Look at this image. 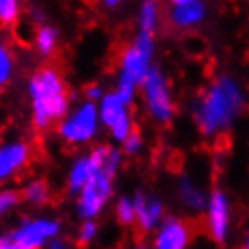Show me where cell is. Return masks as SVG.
Instances as JSON below:
<instances>
[{"label":"cell","mask_w":249,"mask_h":249,"mask_svg":"<svg viewBox=\"0 0 249 249\" xmlns=\"http://www.w3.org/2000/svg\"><path fill=\"white\" fill-rule=\"evenodd\" d=\"M29 96L33 107V126L38 132L49 130L62 123L71 105V90L63 69L56 62H47L33 72L29 80Z\"/></svg>","instance_id":"7a4b0ae2"},{"label":"cell","mask_w":249,"mask_h":249,"mask_svg":"<svg viewBox=\"0 0 249 249\" xmlns=\"http://www.w3.org/2000/svg\"><path fill=\"white\" fill-rule=\"evenodd\" d=\"M116 217H118L119 224L132 226L136 224V208L134 202L128 199H121L116 206Z\"/></svg>","instance_id":"7402d4cb"},{"label":"cell","mask_w":249,"mask_h":249,"mask_svg":"<svg viewBox=\"0 0 249 249\" xmlns=\"http://www.w3.org/2000/svg\"><path fill=\"white\" fill-rule=\"evenodd\" d=\"M126 107L123 101L118 98V94L116 92H110L103 96V101H101V108H100V116H101V121L110 128L114 124L118 123L119 119L123 118L124 114L128 112L126 110Z\"/></svg>","instance_id":"5bb4252c"},{"label":"cell","mask_w":249,"mask_h":249,"mask_svg":"<svg viewBox=\"0 0 249 249\" xmlns=\"http://www.w3.org/2000/svg\"><path fill=\"white\" fill-rule=\"evenodd\" d=\"M231 228V204L222 190H213L208 199L206 230L213 242L224 244Z\"/></svg>","instance_id":"52a82bcc"},{"label":"cell","mask_w":249,"mask_h":249,"mask_svg":"<svg viewBox=\"0 0 249 249\" xmlns=\"http://www.w3.org/2000/svg\"><path fill=\"white\" fill-rule=\"evenodd\" d=\"M159 17H161V9L156 2H144L139 11V25H141V33L154 36L159 27Z\"/></svg>","instance_id":"e0dca14e"},{"label":"cell","mask_w":249,"mask_h":249,"mask_svg":"<svg viewBox=\"0 0 249 249\" xmlns=\"http://www.w3.org/2000/svg\"><path fill=\"white\" fill-rule=\"evenodd\" d=\"M134 249H150V248H148V246H146V244H144V242H139Z\"/></svg>","instance_id":"83f0119b"},{"label":"cell","mask_w":249,"mask_h":249,"mask_svg":"<svg viewBox=\"0 0 249 249\" xmlns=\"http://www.w3.org/2000/svg\"><path fill=\"white\" fill-rule=\"evenodd\" d=\"M170 25L175 29H190L195 25H200L206 18L204 2L197 0H175L172 2L168 11Z\"/></svg>","instance_id":"4fadbf2b"},{"label":"cell","mask_w":249,"mask_h":249,"mask_svg":"<svg viewBox=\"0 0 249 249\" xmlns=\"http://www.w3.org/2000/svg\"><path fill=\"white\" fill-rule=\"evenodd\" d=\"M60 231V222L58 220H47V218H38V220H29L22 228L9 233V237L17 242L24 244L27 248L40 249L45 244L47 238H53Z\"/></svg>","instance_id":"30bf717a"},{"label":"cell","mask_w":249,"mask_h":249,"mask_svg":"<svg viewBox=\"0 0 249 249\" xmlns=\"http://www.w3.org/2000/svg\"><path fill=\"white\" fill-rule=\"evenodd\" d=\"M67 246H65V242L63 240H60V238H56V240H53V242L49 244V248L47 249H65Z\"/></svg>","instance_id":"4316f807"},{"label":"cell","mask_w":249,"mask_h":249,"mask_svg":"<svg viewBox=\"0 0 249 249\" xmlns=\"http://www.w3.org/2000/svg\"><path fill=\"white\" fill-rule=\"evenodd\" d=\"M242 249H249V248H246V246H244V248H242Z\"/></svg>","instance_id":"f546056e"},{"label":"cell","mask_w":249,"mask_h":249,"mask_svg":"<svg viewBox=\"0 0 249 249\" xmlns=\"http://www.w3.org/2000/svg\"><path fill=\"white\" fill-rule=\"evenodd\" d=\"M246 101V92L237 80L218 76L193 107L195 123L206 137L226 136L244 112Z\"/></svg>","instance_id":"6da1fadb"},{"label":"cell","mask_w":249,"mask_h":249,"mask_svg":"<svg viewBox=\"0 0 249 249\" xmlns=\"http://www.w3.org/2000/svg\"><path fill=\"white\" fill-rule=\"evenodd\" d=\"M114 174L100 170L92 175V179L85 184V188L80 192L78 199V213L85 220H90L92 217L100 215L101 210L112 197V179Z\"/></svg>","instance_id":"8992f818"},{"label":"cell","mask_w":249,"mask_h":249,"mask_svg":"<svg viewBox=\"0 0 249 249\" xmlns=\"http://www.w3.org/2000/svg\"><path fill=\"white\" fill-rule=\"evenodd\" d=\"M246 248H249V231H248V238H246V244H244Z\"/></svg>","instance_id":"f1b7e54d"},{"label":"cell","mask_w":249,"mask_h":249,"mask_svg":"<svg viewBox=\"0 0 249 249\" xmlns=\"http://www.w3.org/2000/svg\"><path fill=\"white\" fill-rule=\"evenodd\" d=\"M141 148H143V136H141L139 128L136 126L130 136L123 141V152L126 156H136Z\"/></svg>","instance_id":"603a6c76"},{"label":"cell","mask_w":249,"mask_h":249,"mask_svg":"<svg viewBox=\"0 0 249 249\" xmlns=\"http://www.w3.org/2000/svg\"><path fill=\"white\" fill-rule=\"evenodd\" d=\"M96 224H94L92 220H85L83 226L80 228V233H78V244H80L81 248L83 246H87V244L92 242V238L96 237Z\"/></svg>","instance_id":"cb8c5ba5"},{"label":"cell","mask_w":249,"mask_h":249,"mask_svg":"<svg viewBox=\"0 0 249 249\" xmlns=\"http://www.w3.org/2000/svg\"><path fill=\"white\" fill-rule=\"evenodd\" d=\"M51 199H53V193H51V188L45 179L31 181L22 190V200H27L33 206L49 204Z\"/></svg>","instance_id":"9a60e30c"},{"label":"cell","mask_w":249,"mask_h":249,"mask_svg":"<svg viewBox=\"0 0 249 249\" xmlns=\"http://www.w3.org/2000/svg\"><path fill=\"white\" fill-rule=\"evenodd\" d=\"M110 148L112 146H108V144H98L87 157H81L80 161L76 162L72 170H71V174H69L67 181V186L71 192H81L85 188V184L92 179V175L103 168V162H105Z\"/></svg>","instance_id":"9c48e42d"},{"label":"cell","mask_w":249,"mask_h":249,"mask_svg":"<svg viewBox=\"0 0 249 249\" xmlns=\"http://www.w3.org/2000/svg\"><path fill=\"white\" fill-rule=\"evenodd\" d=\"M154 53V36L139 33L136 42L126 45L119 53V80H126L134 85H143L150 72V58Z\"/></svg>","instance_id":"3957f363"},{"label":"cell","mask_w":249,"mask_h":249,"mask_svg":"<svg viewBox=\"0 0 249 249\" xmlns=\"http://www.w3.org/2000/svg\"><path fill=\"white\" fill-rule=\"evenodd\" d=\"M13 71H15V56L9 45L0 40V92L9 85L13 78Z\"/></svg>","instance_id":"ac0fdd59"},{"label":"cell","mask_w":249,"mask_h":249,"mask_svg":"<svg viewBox=\"0 0 249 249\" xmlns=\"http://www.w3.org/2000/svg\"><path fill=\"white\" fill-rule=\"evenodd\" d=\"M0 249H33V248H27L24 244L13 240L9 235H4V237H0Z\"/></svg>","instance_id":"d4e9b609"},{"label":"cell","mask_w":249,"mask_h":249,"mask_svg":"<svg viewBox=\"0 0 249 249\" xmlns=\"http://www.w3.org/2000/svg\"><path fill=\"white\" fill-rule=\"evenodd\" d=\"M141 87H143L144 105L148 108L150 118L156 123L168 124L175 116V105L172 100L168 80L159 69H150L148 76Z\"/></svg>","instance_id":"277c9868"},{"label":"cell","mask_w":249,"mask_h":249,"mask_svg":"<svg viewBox=\"0 0 249 249\" xmlns=\"http://www.w3.org/2000/svg\"><path fill=\"white\" fill-rule=\"evenodd\" d=\"M36 156V148L27 141L0 144V182L25 170Z\"/></svg>","instance_id":"ba28073f"},{"label":"cell","mask_w":249,"mask_h":249,"mask_svg":"<svg viewBox=\"0 0 249 249\" xmlns=\"http://www.w3.org/2000/svg\"><path fill=\"white\" fill-rule=\"evenodd\" d=\"M85 96L87 98H90V100H98V98H101V89L100 85H89V87H85Z\"/></svg>","instance_id":"484cf974"},{"label":"cell","mask_w":249,"mask_h":249,"mask_svg":"<svg viewBox=\"0 0 249 249\" xmlns=\"http://www.w3.org/2000/svg\"><path fill=\"white\" fill-rule=\"evenodd\" d=\"M20 4L17 0H0V25L9 27L15 25L20 18Z\"/></svg>","instance_id":"ffe728a7"},{"label":"cell","mask_w":249,"mask_h":249,"mask_svg":"<svg viewBox=\"0 0 249 249\" xmlns=\"http://www.w3.org/2000/svg\"><path fill=\"white\" fill-rule=\"evenodd\" d=\"M136 208V237L141 242L152 230H156L162 217V204L154 197L137 193L134 200Z\"/></svg>","instance_id":"7c38bea8"},{"label":"cell","mask_w":249,"mask_h":249,"mask_svg":"<svg viewBox=\"0 0 249 249\" xmlns=\"http://www.w3.org/2000/svg\"><path fill=\"white\" fill-rule=\"evenodd\" d=\"M22 200V192L17 190H0V218L15 210Z\"/></svg>","instance_id":"44dd1931"},{"label":"cell","mask_w":249,"mask_h":249,"mask_svg":"<svg viewBox=\"0 0 249 249\" xmlns=\"http://www.w3.org/2000/svg\"><path fill=\"white\" fill-rule=\"evenodd\" d=\"M98 130V108L92 101H85L74 114L65 118L58 126V134L69 144L89 143Z\"/></svg>","instance_id":"5b68a950"},{"label":"cell","mask_w":249,"mask_h":249,"mask_svg":"<svg viewBox=\"0 0 249 249\" xmlns=\"http://www.w3.org/2000/svg\"><path fill=\"white\" fill-rule=\"evenodd\" d=\"M192 240V226L181 218H166L154 238V249H186Z\"/></svg>","instance_id":"8fae6325"},{"label":"cell","mask_w":249,"mask_h":249,"mask_svg":"<svg viewBox=\"0 0 249 249\" xmlns=\"http://www.w3.org/2000/svg\"><path fill=\"white\" fill-rule=\"evenodd\" d=\"M58 44V31L51 25H38L35 31V45L42 56H51Z\"/></svg>","instance_id":"2e32d148"},{"label":"cell","mask_w":249,"mask_h":249,"mask_svg":"<svg viewBox=\"0 0 249 249\" xmlns=\"http://www.w3.org/2000/svg\"><path fill=\"white\" fill-rule=\"evenodd\" d=\"M181 197L184 200V204L188 208H192V210H202L206 204V199H204V193L200 192L199 188H195L192 182L188 181H182L181 182Z\"/></svg>","instance_id":"d6986e66"}]
</instances>
